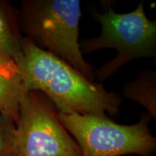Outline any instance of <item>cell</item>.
Returning a JSON list of instances; mask_svg holds the SVG:
<instances>
[{
  "label": "cell",
  "mask_w": 156,
  "mask_h": 156,
  "mask_svg": "<svg viewBox=\"0 0 156 156\" xmlns=\"http://www.w3.org/2000/svg\"><path fill=\"white\" fill-rule=\"evenodd\" d=\"M23 40L16 12L0 0V73L6 77H20L17 64L23 56Z\"/></svg>",
  "instance_id": "8992f818"
},
{
  "label": "cell",
  "mask_w": 156,
  "mask_h": 156,
  "mask_svg": "<svg viewBox=\"0 0 156 156\" xmlns=\"http://www.w3.org/2000/svg\"><path fill=\"white\" fill-rule=\"evenodd\" d=\"M58 119L77 142L82 156H153L156 138L147 112L131 125L117 124L106 115L62 114Z\"/></svg>",
  "instance_id": "277c9868"
},
{
  "label": "cell",
  "mask_w": 156,
  "mask_h": 156,
  "mask_svg": "<svg viewBox=\"0 0 156 156\" xmlns=\"http://www.w3.org/2000/svg\"><path fill=\"white\" fill-rule=\"evenodd\" d=\"M123 96L140 103L154 120L156 119V72L145 69L133 81L126 84Z\"/></svg>",
  "instance_id": "52a82bcc"
},
{
  "label": "cell",
  "mask_w": 156,
  "mask_h": 156,
  "mask_svg": "<svg viewBox=\"0 0 156 156\" xmlns=\"http://www.w3.org/2000/svg\"><path fill=\"white\" fill-rule=\"evenodd\" d=\"M23 56L17 64L25 90L42 93L62 114H119L122 98L85 77L67 62L23 37Z\"/></svg>",
  "instance_id": "6da1fadb"
},
{
  "label": "cell",
  "mask_w": 156,
  "mask_h": 156,
  "mask_svg": "<svg viewBox=\"0 0 156 156\" xmlns=\"http://www.w3.org/2000/svg\"><path fill=\"white\" fill-rule=\"evenodd\" d=\"M79 0H23L19 25L25 38L37 47L67 62L91 81L94 74L79 42Z\"/></svg>",
  "instance_id": "7a4b0ae2"
},
{
  "label": "cell",
  "mask_w": 156,
  "mask_h": 156,
  "mask_svg": "<svg viewBox=\"0 0 156 156\" xmlns=\"http://www.w3.org/2000/svg\"><path fill=\"white\" fill-rule=\"evenodd\" d=\"M20 77L9 78L0 73V112L16 124L20 103L25 92Z\"/></svg>",
  "instance_id": "ba28073f"
},
{
  "label": "cell",
  "mask_w": 156,
  "mask_h": 156,
  "mask_svg": "<svg viewBox=\"0 0 156 156\" xmlns=\"http://www.w3.org/2000/svg\"><path fill=\"white\" fill-rule=\"evenodd\" d=\"M145 3L142 1L133 11L117 13L109 6L103 13L93 11L101 25V34L96 38L80 42L83 54L114 48L117 54L97 69L99 81L108 79L128 62L139 58L156 55V21L146 16Z\"/></svg>",
  "instance_id": "3957f363"
},
{
  "label": "cell",
  "mask_w": 156,
  "mask_h": 156,
  "mask_svg": "<svg viewBox=\"0 0 156 156\" xmlns=\"http://www.w3.org/2000/svg\"><path fill=\"white\" fill-rule=\"evenodd\" d=\"M16 124L0 112V156L15 155Z\"/></svg>",
  "instance_id": "9c48e42d"
},
{
  "label": "cell",
  "mask_w": 156,
  "mask_h": 156,
  "mask_svg": "<svg viewBox=\"0 0 156 156\" xmlns=\"http://www.w3.org/2000/svg\"><path fill=\"white\" fill-rule=\"evenodd\" d=\"M56 109L42 93H23L16 123V156H82L77 142L58 120Z\"/></svg>",
  "instance_id": "5b68a950"
},
{
  "label": "cell",
  "mask_w": 156,
  "mask_h": 156,
  "mask_svg": "<svg viewBox=\"0 0 156 156\" xmlns=\"http://www.w3.org/2000/svg\"><path fill=\"white\" fill-rule=\"evenodd\" d=\"M128 156H134V155H128Z\"/></svg>",
  "instance_id": "30bf717a"
}]
</instances>
